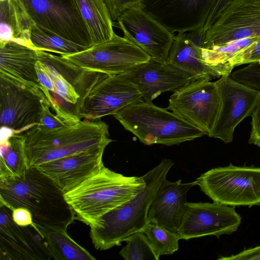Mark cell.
<instances>
[{"label":"cell","instance_id":"obj_1","mask_svg":"<svg viewBox=\"0 0 260 260\" xmlns=\"http://www.w3.org/2000/svg\"><path fill=\"white\" fill-rule=\"evenodd\" d=\"M0 204L12 210L24 208L39 228L67 230L76 219L64 192L37 167L21 175L0 180Z\"/></svg>","mask_w":260,"mask_h":260},{"label":"cell","instance_id":"obj_2","mask_svg":"<svg viewBox=\"0 0 260 260\" xmlns=\"http://www.w3.org/2000/svg\"><path fill=\"white\" fill-rule=\"evenodd\" d=\"M174 162L164 158L143 176L144 188L129 201L100 217L90 226V237L96 250H105L119 246L132 234L143 231L148 223L149 206Z\"/></svg>","mask_w":260,"mask_h":260},{"label":"cell","instance_id":"obj_3","mask_svg":"<svg viewBox=\"0 0 260 260\" xmlns=\"http://www.w3.org/2000/svg\"><path fill=\"white\" fill-rule=\"evenodd\" d=\"M108 125L102 121H81L52 131H42L34 125L21 133L25 138L27 168L77 153L105 150L113 141Z\"/></svg>","mask_w":260,"mask_h":260},{"label":"cell","instance_id":"obj_4","mask_svg":"<svg viewBox=\"0 0 260 260\" xmlns=\"http://www.w3.org/2000/svg\"><path fill=\"white\" fill-rule=\"evenodd\" d=\"M145 186L143 176H125L104 166L64 193L76 219L89 226L136 197Z\"/></svg>","mask_w":260,"mask_h":260},{"label":"cell","instance_id":"obj_5","mask_svg":"<svg viewBox=\"0 0 260 260\" xmlns=\"http://www.w3.org/2000/svg\"><path fill=\"white\" fill-rule=\"evenodd\" d=\"M113 116L126 130L147 145L172 146L206 135L167 108L143 99L127 105Z\"/></svg>","mask_w":260,"mask_h":260},{"label":"cell","instance_id":"obj_6","mask_svg":"<svg viewBox=\"0 0 260 260\" xmlns=\"http://www.w3.org/2000/svg\"><path fill=\"white\" fill-rule=\"evenodd\" d=\"M195 181L213 202L234 207L260 205V167L230 164L213 168Z\"/></svg>","mask_w":260,"mask_h":260},{"label":"cell","instance_id":"obj_7","mask_svg":"<svg viewBox=\"0 0 260 260\" xmlns=\"http://www.w3.org/2000/svg\"><path fill=\"white\" fill-rule=\"evenodd\" d=\"M141 99L137 87L123 74L98 72L77 102L75 115L80 119L96 120L113 115Z\"/></svg>","mask_w":260,"mask_h":260},{"label":"cell","instance_id":"obj_8","mask_svg":"<svg viewBox=\"0 0 260 260\" xmlns=\"http://www.w3.org/2000/svg\"><path fill=\"white\" fill-rule=\"evenodd\" d=\"M61 56L86 71L110 75L126 73L151 59L135 43L116 34L106 42L78 53Z\"/></svg>","mask_w":260,"mask_h":260},{"label":"cell","instance_id":"obj_9","mask_svg":"<svg viewBox=\"0 0 260 260\" xmlns=\"http://www.w3.org/2000/svg\"><path fill=\"white\" fill-rule=\"evenodd\" d=\"M211 77L194 79L174 92L169 100L168 110L202 131L210 134L218 114L220 99Z\"/></svg>","mask_w":260,"mask_h":260},{"label":"cell","instance_id":"obj_10","mask_svg":"<svg viewBox=\"0 0 260 260\" xmlns=\"http://www.w3.org/2000/svg\"><path fill=\"white\" fill-rule=\"evenodd\" d=\"M38 26L89 48L93 43L75 0H22Z\"/></svg>","mask_w":260,"mask_h":260},{"label":"cell","instance_id":"obj_11","mask_svg":"<svg viewBox=\"0 0 260 260\" xmlns=\"http://www.w3.org/2000/svg\"><path fill=\"white\" fill-rule=\"evenodd\" d=\"M215 82L220 105L208 136L229 143L233 140L236 126L252 115L260 100V92L233 80L229 75L222 76Z\"/></svg>","mask_w":260,"mask_h":260},{"label":"cell","instance_id":"obj_12","mask_svg":"<svg viewBox=\"0 0 260 260\" xmlns=\"http://www.w3.org/2000/svg\"><path fill=\"white\" fill-rule=\"evenodd\" d=\"M203 46L260 36V0L228 3L203 34Z\"/></svg>","mask_w":260,"mask_h":260},{"label":"cell","instance_id":"obj_13","mask_svg":"<svg viewBox=\"0 0 260 260\" xmlns=\"http://www.w3.org/2000/svg\"><path fill=\"white\" fill-rule=\"evenodd\" d=\"M117 22L124 37L137 45L159 62L167 61L175 36L147 13L140 3L125 10Z\"/></svg>","mask_w":260,"mask_h":260},{"label":"cell","instance_id":"obj_14","mask_svg":"<svg viewBox=\"0 0 260 260\" xmlns=\"http://www.w3.org/2000/svg\"><path fill=\"white\" fill-rule=\"evenodd\" d=\"M46 101L41 89L20 86L0 77L1 127L18 134L38 124Z\"/></svg>","mask_w":260,"mask_h":260},{"label":"cell","instance_id":"obj_15","mask_svg":"<svg viewBox=\"0 0 260 260\" xmlns=\"http://www.w3.org/2000/svg\"><path fill=\"white\" fill-rule=\"evenodd\" d=\"M241 217L235 207L213 203H188L178 232L180 239L207 236L219 238L237 231Z\"/></svg>","mask_w":260,"mask_h":260},{"label":"cell","instance_id":"obj_16","mask_svg":"<svg viewBox=\"0 0 260 260\" xmlns=\"http://www.w3.org/2000/svg\"><path fill=\"white\" fill-rule=\"evenodd\" d=\"M0 259H52L46 241L34 223L17 224L12 218V210L0 204Z\"/></svg>","mask_w":260,"mask_h":260},{"label":"cell","instance_id":"obj_17","mask_svg":"<svg viewBox=\"0 0 260 260\" xmlns=\"http://www.w3.org/2000/svg\"><path fill=\"white\" fill-rule=\"evenodd\" d=\"M213 0H143L140 5L173 34L196 30L204 24Z\"/></svg>","mask_w":260,"mask_h":260},{"label":"cell","instance_id":"obj_18","mask_svg":"<svg viewBox=\"0 0 260 260\" xmlns=\"http://www.w3.org/2000/svg\"><path fill=\"white\" fill-rule=\"evenodd\" d=\"M123 74L148 102L163 92H175L197 78L167 61L161 63L151 59Z\"/></svg>","mask_w":260,"mask_h":260},{"label":"cell","instance_id":"obj_19","mask_svg":"<svg viewBox=\"0 0 260 260\" xmlns=\"http://www.w3.org/2000/svg\"><path fill=\"white\" fill-rule=\"evenodd\" d=\"M104 150L84 151L47 161L37 167L65 193L104 166Z\"/></svg>","mask_w":260,"mask_h":260},{"label":"cell","instance_id":"obj_20","mask_svg":"<svg viewBox=\"0 0 260 260\" xmlns=\"http://www.w3.org/2000/svg\"><path fill=\"white\" fill-rule=\"evenodd\" d=\"M196 185V181L182 183L181 179L171 182L166 178L149 206L148 222L178 234L186 209L187 193Z\"/></svg>","mask_w":260,"mask_h":260},{"label":"cell","instance_id":"obj_21","mask_svg":"<svg viewBox=\"0 0 260 260\" xmlns=\"http://www.w3.org/2000/svg\"><path fill=\"white\" fill-rule=\"evenodd\" d=\"M38 51L14 42L0 45V77L31 89H40L36 70Z\"/></svg>","mask_w":260,"mask_h":260},{"label":"cell","instance_id":"obj_22","mask_svg":"<svg viewBox=\"0 0 260 260\" xmlns=\"http://www.w3.org/2000/svg\"><path fill=\"white\" fill-rule=\"evenodd\" d=\"M203 36L199 30L177 34L170 49L167 62L199 78H218L220 75L202 59Z\"/></svg>","mask_w":260,"mask_h":260},{"label":"cell","instance_id":"obj_23","mask_svg":"<svg viewBox=\"0 0 260 260\" xmlns=\"http://www.w3.org/2000/svg\"><path fill=\"white\" fill-rule=\"evenodd\" d=\"M35 25L22 0L0 1V45L14 42L34 48L31 32Z\"/></svg>","mask_w":260,"mask_h":260},{"label":"cell","instance_id":"obj_24","mask_svg":"<svg viewBox=\"0 0 260 260\" xmlns=\"http://www.w3.org/2000/svg\"><path fill=\"white\" fill-rule=\"evenodd\" d=\"M90 35L93 45L110 40L115 34L104 0H75Z\"/></svg>","mask_w":260,"mask_h":260},{"label":"cell","instance_id":"obj_25","mask_svg":"<svg viewBox=\"0 0 260 260\" xmlns=\"http://www.w3.org/2000/svg\"><path fill=\"white\" fill-rule=\"evenodd\" d=\"M0 154V180L19 176L28 168L22 133H14L1 141Z\"/></svg>","mask_w":260,"mask_h":260},{"label":"cell","instance_id":"obj_26","mask_svg":"<svg viewBox=\"0 0 260 260\" xmlns=\"http://www.w3.org/2000/svg\"><path fill=\"white\" fill-rule=\"evenodd\" d=\"M38 227V226H37ZM47 244L52 259L95 260L89 252L74 241L67 230L38 227Z\"/></svg>","mask_w":260,"mask_h":260},{"label":"cell","instance_id":"obj_27","mask_svg":"<svg viewBox=\"0 0 260 260\" xmlns=\"http://www.w3.org/2000/svg\"><path fill=\"white\" fill-rule=\"evenodd\" d=\"M258 37L235 40L207 48L202 47L201 54L202 61L206 64L212 67L220 76L230 75L232 71L226 65L229 59Z\"/></svg>","mask_w":260,"mask_h":260},{"label":"cell","instance_id":"obj_28","mask_svg":"<svg viewBox=\"0 0 260 260\" xmlns=\"http://www.w3.org/2000/svg\"><path fill=\"white\" fill-rule=\"evenodd\" d=\"M31 41L35 49L56 53L61 55L73 54L88 49L36 24L31 30Z\"/></svg>","mask_w":260,"mask_h":260},{"label":"cell","instance_id":"obj_29","mask_svg":"<svg viewBox=\"0 0 260 260\" xmlns=\"http://www.w3.org/2000/svg\"><path fill=\"white\" fill-rule=\"evenodd\" d=\"M143 232L159 258L160 255L172 254L178 250L180 238L177 233L149 222Z\"/></svg>","mask_w":260,"mask_h":260},{"label":"cell","instance_id":"obj_30","mask_svg":"<svg viewBox=\"0 0 260 260\" xmlns=\"http://www.w3.org/2000/svg\"><path fill=\"white\" fill-rule=\"evenodd\" d=\"M124 241L126 245L120 251L119 254L125 259H159L143 231L132 234L125 238Z\"/></svg>","mask_w":260,"mask_h":260},{"label":"cell","instance_id":"obj_31","mask_svg":"<svg viewBox=\"0 0 260 260\" xmlns=\"http://www.w3.org/2000/svg\"><path fill=\"white\" fill-rule=\"evenodd\" d=\"M42 62L54 82L55 92L66 102L72 104H77L81 96L74 85L53 66L46 62Z\"/></svg>","mask_w":260,"mask_h":260},{"label":"cell","instance_id":"obj_32","mask_svg":"<svg viewBox=\"0 0 260 260\" xmlns=\"http://www.w3.org/2000/svg\"><path fill=\"white\" fill-rule=\"evenodd\" d=\"M229 76L260 92V61L249 63L245 67L232 72Z\"/></svg>","mask_w":260,"mask_h":260},{"label":"cell","instance_id":"obj_33","mask_svg":"<svg viewBox=\"0 0 260 260\" xmlns=\"http://www.w3.org/2000/svg\"><path fill=\"white\" fill-rule=\"evenodd\" d=\"M260 61V36L250 45L233 55L226 65L232 71L236 66Z\"/></svg>","mask_w":260,"mask_h":260},{"label":"cell","instance_id":"obj_34","mask_svg":"<svg viewBox=\"0 0 260 260\" xmlns=\"http://www.w3.org/2000/svg\"><path fill=\"white\" fill-rule=\"evenodd\" d=\"M50 107L48 101L43 103L41 119L39 123L36 125V126L40 130L48 131L68 126L50 111Z\"/></svg>","mask_w":260,"mask_h":260},{"label":"cell","instance_id":"obj_35","mask_svg":"<svg viewBox=\"0 0 260 260\" xmlns=\"http://www.w3.org/2000/svg\"><path fill=\"white\" fill-rule=\"evenodd\" d=\"M143 0H104L113 20L116 21L126 9L141 3Z\"/></svg>","mask_w":260,"mask_h":260},{"label":"cell","instance_id":"obj_36","mask_svg":"<svg viewBox=\"0 0 260 260\" xmlns=\"http://www.w3.org/2000/svg\"><path fill=\"white\" fill-rule=\"evenodd\" d=\"M251 116V131L248 143L260 148V100Z\"/></svg>","mask_w":260,"mask_h":260},{"label":"cell","instance_id":"obj_37","mask_svg":"<svg viewBox=\"0 0 260 260\" xmlns=\"http://www.w3.org/2000/svg\"><path fill=\"white\" fill-rule=\"evenodd\" d=\"M36 70L40 85L47 89L49 91L55 92L54 82L49 74L44 64L38 60L36 64Z\"/></svg>","mask_w":260,"mask_h":260},{"label":"cell","instance_id":"obj_38","mask_svg":"<svg viewBox=\"0 0 260 260\" xmlns=\"http://www.w3.org/2000/svg\"><path fill=\"white\" fill-rule=\"evenodd\" d=\"M218 259L221 260H251L260 259V245L249 249H246L239 253L229 256H221Z\"/></svg>","mask_w":260,"mask_h":260},{"label":"cell","instance_id":"obj_39","mask_svg":"<svg viewBox=\"0 0 260 260\" xmlns=\"http://www.w3.org/2000/svg\"><path fill=\"white\" fill-rule=\"evenodd\" d=\"M12 218L14 221L20 226H27L33 223L31 212L24 208H17L12 210Z\"/></svg>","mask_w":260,"mask_h":260},{"label":"cell","instance_id":"obj_40","mask_svg":"<svg viewBox=\"0 0 260 260\" xmlns=\"http://www.w3.org/2000/svg\"><path fill=\"white\" fill-rule=\"evenodd\" d=\"M232 1L233 0H213L206 18V22L208 24L211 23L225 5Z\"/></svg>","mask_w":260,"mask_h":260},{"label":"cell","instance_id":"obj_41","mask_svg":"<svg viewBox=\"0 0 260 260\" xmlns=\"http://www.w3.org/2000/svg\"><path fill=\"white\" fill-rule=\"evenodd\" d=\"M0 1H2V0H0Z\"/></svg>","mask_w":260,"mask_h":260}]
</instances>
